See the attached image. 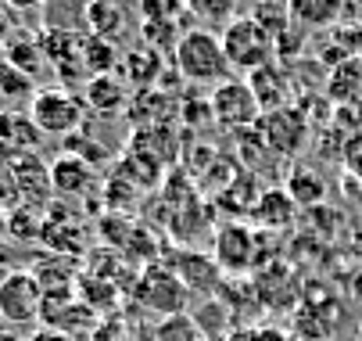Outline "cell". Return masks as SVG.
I'll return each mask as SVG.
<instances>
[{
    "instance_id": "4dcf8cb0",
    "label": "cell",
    "mask_w": 362,
    "mask_h": 341,
    "mask_svg": "<svg viewBox=\"0 0 362 341\" xmlns=\"http://www.w3.org/2000/svg\"><path fill=\"white\" fill-rule=\"evenodd\" d=\"M330 43L344 51V58H362V22H337L330 29Z\"/></svg>"
},
{
    "instance_id": "83f0119b",
    "label": "cell",
    "mask_w": 362,
    "mask_h": 341,
    "mask_svg": "<svg viewBox=\"0 0 362 341\" xmlns=\"http://www.w3.org/2000/svg\"><path fill=\"white\" fill-rule=\"evenodd\" d=\"M0 97L8 101H33L36 97V79H29L25 72H18L15 65H0Z\"/></svg>"
},
{
    "instance_id": "8992f818",
    "label": "cell",
    "mask_w": 362,
    "mask_h": 341,
    "mask_svg": "<svg viewBox=\"0 0 362 341\" xmlns=\"http://www.w3.org/2000/svg\"><path fill=\"white\" fill-rule=\"evenodd\" d=\"M262 255V230L247 223H223L216 230V262L223 273H247Z\"/></svg>"
},
{
    "instance_id": "52a82bcc",
    "label": "cell",
    "mask_w": 362,
    "mask_h": 341,
    "mask_svg": "<svg viewBox=\"0 0 362 341\" xmlns=\"http://www.w3.org/2000/svg\"><path fill=\"white\" fill-rule=\"evenodd\" d=\"M43 309V287L29 270H15L0 277V320L8 323H33Z\"/></svg>"
},
{
    "instance_id": "6da1fadb",
    "label": "cell",
    "mask_w": 362,
    "mask_h": 341,
    "mask_svg": "<svg viewBox=\"0 0 362 341\" xmlns=\"http://www.w3.org/2000/svg\"><path fill=\"white\" fill-rule=\"evenodd\" d=\"M173 69L180 72L183 83H197V86H219L230 79V62L223 54L219 33L212 29H187L176 43L173 54Z\"/></svg>"
},
{
    "instance_id": "8d00e7d4",
    "label": "cell",
    "mask_w": 362,
    "mask_h": 341,
    "mask_svg": "<svg viewBox=\"0 0 362 341\" xmlns=\"http://www.w3.org/2000/svg\"><path fill=\"white\" fill-rule=\"evenodd\" d=\"M29 341H72V337L62 334V330H54V327H43V330H36Z\"/></svg>"
},
{
    "instance_id": "d6a6232c",
    "label": "cell",
    "mask_w": 362,
    "mask_h": 341,
    "mask_svg": "<svg viewBox=\"0 0 362 341\" xmlns=\"http://www.w3.org/2000/svg\"><path fill=\"white\" fill-rule=\"evenodd\" d=\"M341 162L348 166L351 176L362 180V129H355V133L344 137V144H341Z\"/></svg>"
},
{
    "instance_id": "f1b7e54d",
    "label": "cell",
    "mask_w": 362,
    "mask_h": 341,
    "mask_svg": "<svg viewBox=\"0 0 362 341\" xmlns=\"http://www.w3.org/2000/svg\"><path fill=\"white\" fill-rule=\"evenodd\" d=\"M230 313H226V306L223 302H204L197 313H194V323H197V330L204 334V341H212V337H223L226 330H230V320H226Z\"/></svg>"
},
{
    "instance_id": "3957f363",
    "label": "cell",
    "mask_w": 362,
    "mask_h": 341,
    "mask_svg": "<svg viewBox=\"0 0 362 341\" xmlns=\"http://www.w3.org/2000/svg\"><path fill=\"white\" fill-rule=\"evenodd\" d=\"M29 119L36 122L40 133H54V137H72L79 133L86 119V101L76 97L72 90L62 86H43L29 101Z\"/></svg>"
},
{
    "instance_id": "277c9868",
    "label": "cell",
    "mask_w": 362,
    "mask_h": 341,
    "mask_svg": "<svg viewBox=\"0 0 362 341\" xmlns=\"http://www.w3.org/2000/svg\"><path fill=\"white\" fill-rule=\"evenodd\" d=\"M136 302L151 313H158V316H183L187 313V295L190 291L183 287V280L173 273V266H147L136 280Z\"/></svg>"
},
{
    "instance_id": "e0dca14e",
    "label": "cell",
    "mask_w": 362,
    "mask_h": 341,
    "mask_svg": "<svg viewBox=\"0 0 362 341\" xmlns=\"http://www.w3.org/2000/svg\"><path fill=\"white\" fill-rule=\"evenodd\" d=\"M83 18H86V29H90L93 36L108 40V43L122 40L126 29H129L126 8L112 4V0H93V4H86V8H83Z\"/></svg>"
},
{
    "instance_id": "2e32d148",
    "label": "cell",
    "mask_w": 362,
    "mask_h": 341,
    "mask_svg": "<svg viewBox=\"0 0 362 341\" xmlns=\"http://www.w3.org/2000/svg\"><path fill=\"white\" fill-rule=\"evenodd\" d=\"M327 101L337 108L362 105V58H348L344 65L327 72Z\"/></svg>"
},
{
    "instance_id": "7402d4cb",
    "label": "cell",
    "mask_w": 362,
    "mask_h": 341,
    "mask_svg": "<svg viewBox=\"0 0 362 341\" xmlns=\"http://www.w3.org/2000/svg\"><path fill=\"white\" fill-rule=\"evenodd\" d=\"M4 62L15 65L18 72H25L29 79H36L43 72V65H47L36 36H29V33H15L11 40H4Z\"/></svg>"
},
{
    "instance_id": "60d3db41",
    "label": "cell",
    "mask_w": 362,
    "mask_h": 341,
    "mask_svg": "<svg viewBox=\"0 0 362 341\" xmlns=\"http://www.w3.org/2000/svg\"><path fill=\"white\" fill-rule=\"evenodd\" d=\"M358 341H362V323H358Z\"/></svg>"
},
{
    "instance_id": "9c48e42d",
    "label": "cell",
    "mask_w": 362,
    "mask_h": 341,
    "mask_svg": "<svg viewBox=\"0 0 362 341\" xmlns=\"http://www.w3.org/2000/svg\"><path fill=\"white\" fill-rule=\"evenodd\" d=\"M36 144H40V129L29 119V112H0V158H22V155H36Z\"/></svg>"
},
{
    "instance_id": "ac0fdd59",
    "label": "cell",
    "mask_w": 362,
    "mask_h": 341,
    "mask_svg": "<svg viewBox=\"0 0 362 341\" xmlns=\"http://www.w3.org/2000/svg\"><path fill=\"white\" fill-rule=\"evenodd\" d=\"M291 8V22L301 25V29H334L344 15V4H337V0H294Z\"/></svg>"
},
{
    "instance_id": "f546056e",
    "label": "cell",
    "mask_w": 362,
    "mask_h": 341,
    "mask_svg": "<svg viewBox=\"0 0 362 341\" xmlns=\"http://www.w3.org/2000/svg\"><path fill=\"white\" fill-rule=\"evenodd\" d=\"M154 341H204V334L197 330L194 316L183 313V316H169L154 327Z\"/></svg>"
},
{
    "instance_id": "ab89813d",
    "label": "cell",
    "mask_w": 362,
    "mask_h": 341,
    "mask_svg": "<svg viewBox=\"0 0 362 341\" xmlns=\"http://www.w3.org/2000/svg\"><path fill=\"white\" fill-rule=\"evenodd\" d=\"M4 216H8V212H4V209H0V230H4Z\"/></svg>"
},
{
    "instance_id": "d590c367",
    "label": "cell",
    "mask_w": 362,
    "mask_h": 341,
    "mask_svg": "<svg viewBox=\"0 0 362 341\" xmlns=\"http://www.w3.org/2000/svg\"><path fill=\"white\" fill-rule=\"evenodd\" d=\"M11 29H18V18H15V11H11V8H0V40H4Z\"/></svg>"
},
{
    "instance_id": "44dd1931",
    "label": "cell",
    "mask_w": 362,
    "mask_h": 341,
    "mask_svg": "<svg viewBox=\"0 0 362 341\" xmlns=\"http://www.w3.org/2000/svg\"><path fill=\"white\" fill-rule=\"evenodd\" d=\"M284 190L291 194V202H294L298 209H320V205L327 202V180H323L316 169H301V166L291 169Z\"/></svg>"
},
{
    "instance_id": "5b68a950",
    "label": "cell",
    "mask_w": 362,
    "mask_h": 341,
    "mask_svg": "<svg viewBox=\"0 0 362 341\" xmlns=\"http://www.w3.org/2000/svg\"><path fill=\"white\" fill-rule=\"evenodd\" d=\"M209 105H212V122H219L223 129H255L262 122V108H258L255 93L247 86V79H226L219 86H212L209 93Z\"/></svg>"
},
{
    "instance_id": "74e56055",
    "label": "cell",
    "mask_w": 362,
    "mask_h": 341,
    "mask_svg": "<svg viewBox=\"0 0 362 341\" xmlns=\"http://www.w3.org/2000/svg\"><path fill=\"white\" fill-rule=\"evenodd\" d=\"M0 341H22L15 330H0Z\"/></svg>"
},
{
    "instance_id": "30bf717a",
    "label": "cell",
    "mask_w": 362,
    "mask_h": 341,
    "mask_svg": "<svg viewBox=\"0 0 362 341\" xmlns=\"http://www.w3.org/2000/svg\"><path fill=\"white\" fill-rule=\"evenodd\" d=\"M247 86H251V93H255L258 108H262V115L280 112V108L291 105V86H294V83H291L287 69H280L276 62L255 69V72L247 76Z\"/></svg>"
},
{
    "instance_id": "4316f807",
    "label": "cell",
    "mask_w": 362,
    "mask_h": 341,
    "mask_svg": "<svg viewBox=\"0 0 362 341\" xmlns=\"http://www.w3.org/2000/svg\"><path fill=\"white\" fill-rule=\"evenodd\" d=\"M4 230L15 237V241H33V237H43V216L29 205H18L4 216Z\"/></svg>"
},
{
    "instance_id": "8fae6325",
    "label": "cell",
    "mask_w": 362,
    "mask_h": 341,
    "mask_svg": "<svg viewBox=\"0 0 362 341\" xmlns=\"http://www.w3.org/2000/svg\"><path fill=\"white\" fill-rule=\"evenodd\" d=\"M173 273L183 280L187 291H197V295H212V291H219V280H223L219 262H216L212 255H201V252H183V255H176Z\"/></svg>"
},
{
    "instance_id": "484cf974",
    "label": "cell",
    "mask_w": 362,
    "mask_h": 341,
    "mask_svg": "<svg viewBox=\"0 0 362 341\" xmlns=\"http://www.w3.org/2000/svg\"><path fill=\"white\" fill-rule=\"evenodd\" d=\"M187 11H190L197 22H209L204 29H216V25H219V33L237 18V8L230 4V0H190Z\"/></svg>"
},
{
    "instance_id": "603a6c76",
    "label": "cell",
    "mask_w": 362,
    "mask_h": 341,
    "mask_svg": "<svg viewBox=\"0 0 362 341\" xmlns=\"http://www.w3.org/2000/svg\"><path fill=\"white\" fill-rule=\"evenodd\" d=\"M79 58H83L90 79L93 76H115L119 47L108 43V40H100V36H93V33H86V36H79Z\"/></svg>"
},
{
    "instance_id": "f35d334b",
    "label": "cell",
    "mask_w": 362,
    "mask_h": 341,
    "mask_svg": "<svg viewBox=\"0 0 362 341\" xmlns=\"http://www.w3.org/2000/svg\"><path fill=\"white\" fill-rule=\"evenodd\" d=\"M0 65H4V40H0Z\"/></svg>"
},
{
    "instance_id": "ffe728a7",
    "label": "cell",
    "mask_w": 362,
    "mask_h": 341,
    "mask_svg": "<svg viewBox=\"0 0 362 341\" xmlns=\"http://www.w3.org/2000/svg\"><path fill=\"white\" fill-rule=\"evenodd\" d=\"M122 72H126V79H129L136 90H154V83H162L165 58H162V54H154L151 47H136V51L126 54Z\"/></svg>"
},
{
    "instance_id": "9a60e30c",
    "label": "cell",
    "mask_w": 362,
    "mask_h": 341,
    "mask_svg": "<svg viewBox=\"0 0 362 341\" xmlns=\"http://www.w3.org/2000/svg\"><path fill=\"white\" fill-rule=\"evenodd\" d=\"M83 101L97 115H119L129 108V86L119 76H93L83 86Z\"/></svg>"
},
{
    "instance_id": "5bb4252c",
    "label": "cell",
    "mask_w": 362,
    "mask_h": 341,
    "mask_svg": "<svg viewBox=\"0 0 362 341\" xmlns=\"http://www.w3.org/2000/svg\"><path fill=\"white\" fill-rule=\"evenodd\" d=\"M11 169H15V180H18V198H22V205L36 209V205H43L50 194H54V190H50V169H47L36 155L15 158Z\"/></svg>"
},
{
    "instance_id": "e575fe53",
    "label": "cell",
    "mask_w": 362,
    "mask_h": 341,
    "mask_svg": "<svg viewBox=\"0 0 362 341\" xmlns=\"http://www.w3.org/2000/svg\"><path fill=\"white\" fill-rule=\"evenodd\" d=\"M247 341H294V337L284 334V330H276V327H262V330L247 334Z\"/></svg>"
},
{
    "instance_id": "7a4b0ae2",
    "label": "cell",
    "mask_w": 362,
    "mask_h": 341,
    "mask_svg": "<svg viewBox=\"0 0 362 341\" xmlns=\"http://www.w3.org/2000/svg\"><path fill=\"white\" fill-rule=\"evenodd\" d=\"M219 43H223V54L230 62V69H240V72H255L276 58V43L269 40V33L258 25L251 15H237L223 33H219Z\"/></svg>"
},
{
    "instance_id": "836d02e7",
    "label": "cell",
    "mask_w": 362,
    "mask_h": 341,
    "mask_svg": "<svg viewBox=\"0 0 362 341\" xmlns=\"http://www.w3.org/2000/svg\"><path fill=\"white\" fill-rule=\"evenodd\" d=\"M180 115L190 122V126H201L204 119H212V105H209V97H201L197 105H190V101H183L180 105Z\"/></svg>"
},
{
    "instance_id": "ba28073f",
    "label": "cell",
    "mask_w": 362,
    "mask_h": 341,
    "mask_svg": "<svg viewBox=\"0 0 362 341\" xmlns=\"http://www.w3.org/2000/svg\"><path fill=\"white\" fill-rule=\"evenodd\" d=\"M258 133H262L266 148H269L273 155L291 158V155H298L305 144H308V115H305L301 108L287 105V108H280V112L262 115V122H258Z\"/></svg>"
},
{
    "instance_id": "7c38bea8",
    "label": "cell",
    "mask_w": 362,
    "mask_h": 341,
    "mask_svg": "<svg viewBox=\"0 0 362 341\" xmlns=\"http://www.w3.org/2000/svg\"><path fill=\"white\" fill-rule=\"evenodd\" d=\"M93 183H97L93 166L69 155V151L62 158H54V166H50V190L62 194V198H83Z\"/></svg>"
},
{
    "instance_id": "d4e9b609",
    "label": "cell",
    "mask_w": 362,
    "mask_h": 341,
    "mask_svg": "<svg viewBox=\"0 0 362 341\" xmlns=\"http://www.w3.org/2000/svg\"><path fill=\"white\" fill-rule=\"evenodd\" d=\"M180 36H183V29H176V22H140L144 47H151V51L162 54V58H173L176 54Z\"/></svg>"
},
{
    "instance_id": "4fadbf2b",
    "label": "cell",
    "mask_w": 362,
    "mask_h": 341,
    "mask_svg": "<svg viewBox=\"0 0 362 341\" xmlns=\"http://www.w3.org/2000/svg\"><path fill=\"white\" fill-rule=\"evenodd\" d=\"M294 216H298V205L291 202V194L284 187L262 190V194H258V202H255V209H251V219H255V226L262 230V233L287 230L294 223Z\"/></svg>"
},
{
    "instance_id": "cb8c5ba5",
    "label": "cell",
    "mask_w": 362,
    "mask_h": 341,
    "mask_svg": "<svg viewBox=\"0 0 362 341\" xmlns=\"http://www.w3.org/2000/svg\"><path fill=\"white\" fill-rule=\"evenodd\" d=\"M36 43H40V51H43V58L50 65H62V62H69L79 51V33L65 29V25H43L36 33Z\"/></svg>"
},
{
    "instance_id": "1f68e13d",
    "label": "cell",
    "mask_w": 362,
    "mask_h": 341,
    "mask_svg": "<svg viewBox=\"0 0 362 341\" xmlns=\"http://www.w3.org/2000/svg\"><path fill=\"white\" fill-rule=\"evenodd\" d=\"M22 198H18V180H15V169L8 158H0V209H18Z\"/></svg>"
},
{
    "instance_id": "d6986e66",
    "label": "cell",
    "mask_w": 362,
    "mask_h": 341,
    "mask_svg": "<svg viewBox=\"0 0 362 341\" xmlns=\"http://www.w3.org/2000/svg\"><path fill=\"white\" fill-rule=\"evenodd\" d=\"M173 112V108H180L176 101H173V97L165 93V90H158V86H154V90H136L133 93V101H129V108H126V115L140 126V129H151V126H162V112Z\"/></svg>"
}]
</instances>
